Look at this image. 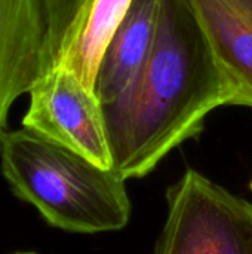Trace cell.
<instances>
[{
  "label": "cell",
  "mask_w": 252,
  "mask_h": 254,
  "mask_svg": "<svg viewBox=\"0 0 252 254\" xmlns=\"http://www.w3.org/2000/svg\"><path fill=\"white\" fill-rule=\"evenodd\" d=\"M221 68L252 107V0H187Z\"/></svg>",
  "instance_id": "cell-6"
},
{
  "label": "cell",
  "mask_w": 252,
  "mask_h": 254,
  "mask_svg": "<svg viewBox=\"0 0 252 254\" xmlns=\"http://www.w3.org/2000/svg\"><path fill=\"white\" fill-rule=\"evenodd\" d=\"M0 171L12 193L53 228L100 234L123 229L129 222L126 180L27 128L3 135Z\"/></svg>",
  "instance_id": "cell-2"
},
{
  "label": "cell",
  "mask_w": 252,
  "mask_h": 254,
  "mask_svg": "<svg viewBox=\"0 0 252 254\" xmlns=\"http://www.w3.org/2000/svg\"><path fill=\"white\" fill-rule=\"evenodd\" d=\"M251 189H252V182H251Z\"/></svg>",
  "instance_id": "cell-11"
},
{
  "label": "cell",
  "mask_w": 252,
  "mask_h": 254,
  "mask_svg": "<svg viewBox=\"0 0 252 254\" xmlns=\"http://www.w3.org/2000/svg\"><path fill=\"white\" fill-rule=\"evenodd\" d=\"M241 97L221 68L187 0H159L150 54L131 85L104 104L113 170L140 179L186 140L206 116Z\"/></svg>",
  "instance_id": "cell-1"
},
{
  "label": "cell",
  "mask_w": 252,
  "mask_h": 254,
  "mask_svg": "<svg viewBox=\"0 0 252 254\" xmlns=\"http://www.w3.org/2000/svg\"><path fill=\"white\" fill-rule=\"evenodd\" d=\"M12 254H39V253H36V252H16V253H12Z\"/></svg>",
  "instance_id": "cell-10"
},
{
  "label": "cell",
  "mask_w": 252,
  "mask_h": 254,
  "mask_svg": "<svg viewBox=\"0 0 252 254\" xmlns=\"http://www.w3.org/2000/svg\"><path fill=\"white\" fill-rule=\"evenodd\" d=\"M166 201L154 254H252V202L196 170L184 173Z\"/></svg>",
  "instance_id": "cell-3"
},
{
  "label": "cell",
  "mask_w": 252,
  "mask_h": 254,
  "mask_svg": "<svg viewBox=\"0 0 252 254\" xmlns=\"http://www.w3.org/2000/svg\"><path fill=\"white\" fill-rule=\"evenodd\" d=\"M131 4L132 0H82L53 65L70 70L95 91L104 52Z\"/></svg>",
  "instance_id": "cell-8"
},
{
  "label": "cell",
  "mask_w": 252,
  "mask_h": 254,
  "mask_svg": "<svg viewBox=\"0 0 252 254\" xmlns=\"http://www.w3.org/2000/svg\"><path fill=\"white\" fill-rule=\"evenodd\" d=\"M45 0H0V144L15 101L48 70Z\"/></svg>",
  "instance_id": "cell-5"
},
{
  "label": "cell",
  "mask_w": 252,
  "mask_h": 254,
  "mask_svg": "<svg viewBox=\"0 0 252 254\" xmlns=\"http://www.w3.org/2000/svg\"><path fill=\"white\" fill-rule=\"evenodd\" d=\"M159 0H132L101 60L95 94L100 101H114L135 79L154 42Z\"/></svg>",
  "instance_id": "cell-7"
},
{
  "label": "cell",
  "mask_w": 252,
  "mask_h": 254,
  "mask_svg": "<svg viewBox=\"0 0 252 254\" xmlns=\"http://www.w3.org/2000/svg\"><path fill=\"white\" fill-rule=\"evenodd\" d=\"M82 0H45L48 19L46 64L48 70L53 67L64 36L71 25ZM46 70V71H48Z\"/></svg>",
  "instance_id": "cell-9"
},
{
  "label": "cell",
  "mask_w": 252,
  "mask_h": 254,
  "mask_svg": "<svg viewBox=\"0 0 252 254\" xmlns=\"http://www.w3.org/2000/svg\"><path fill=\"white\" fill-rule=\"evenodd\" d=\"M28 95L22 128L101 168L113 167L102 103L74 73L53 65L36 80Z\"/></svg>",
  "instance_id": "cell-4"
}]
</instances>
